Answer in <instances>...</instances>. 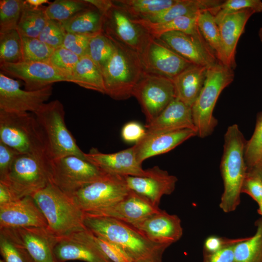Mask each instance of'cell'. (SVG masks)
I'll return each instance as SVG.
<instances>
[{
	"label": "cell",
	"instance_id": "obj_1",
	"mask_svg": "<svg viewBox=\"0 0 262 262\" xmlns=\"http://www.w3.org/2000/svg\"><path fill=\"white\" fill-rule=\"evenodd\" d=\"M84 224L95 235L118 246L132 262H162L169 246L151 241L133 226L112 217L85 214Z\"/></svg>",
	"mask_w": 262,
	"mask_h": 262
},
{
	"label": "cell",
	"instance_id": "obj_2",
	"mask_svg": "<svg viewBox=\"0 0 262 262\" xmlns=\"http://www.w3.org/2000/svg\"><path fill=\"white\" fill-rule=\"evenodd\" d=\"M246 141L237 124L228 127L220 165L224 189L219 207L226 213L234 211L241 203L242 186L247 173L245 158Z\"/></svg>",
	"mask_w": 262,
	"mask_h": 262
},
{
	"label": "cell",
	"instance_id": "obj_3",
	"mask_svg": "<svg viewBox=\"0 0 262 262\" xmlns=\"http://www.w3.org/2000/svg\"><path fill=\"white\" fill-rule=\"evenodd\" d=\"M43 213L48 228L58 237L87 229L84 213L52 182L32 196Z\"/></svg>",
	"mask_w": 262,
	"mask_h": 262
},
{
	"label": "cell",
	"instance_id": "obj_4",
	"mask_svg": "<svg viewBox=\"0 0 262 262\" xmlns=\"http://www.w3.org/2000/svg\"><path fill=\"white\" fill-rule=\"evenodd\" d=\"M111 40L115 49L102 71L105 94L115 100L127 99L132 96L144 70L138 53Z\"/></svg>",
	"mask_w": 262,
	"mask_h": 262
},
{
	"label": "cell",
	"instance_id": "obj_5",
	"mask_svg": "<svg viewBox=\"0 0 262 262\" xmlns=\"http://www.w3.org/2000/svg\"><path fill=\"white\" fill-rule=\"evenodd\" d=\"M0 142L20 154L49 158L44 134L32 113L0 110Z\"/></svg>",
	"mask_w": 262,
	"mask_h": 262
},
{
	"label": "cell",
	"instance_id": "obj_6",
	"mask_svg": "<svg viewBox=\"0 0 262 262\" xmlns=\"http://www.w3.org/2000/svg\"><path fill=\"white\" fill-rule=\"evenodd\" d=\"M233 70L219 62L207 68L203 86L192 106L197 136L200 138L211 135L217 125L213 110L222 91L233 82Z\"/></svg>",
	"mask_w": 262,
	"mask_h": 262
},
{
	"label": "cell",
	"instance_id": "obj_7",
	"mask_svg": "<svg viewBox=\"0 0 262 262\" xmlns=\"http://www.w3.org/2000/svg\"><path fill=\"white\" fill-rule=\"evenodd\" d=\"M34 115L44 134L50 160L68 155L86 159L67 128L64 107L59 100L44 103Z\"/></svg>",
	"mask_w": 262,
	"mask_h": 262
},
{
	"label": "cell",
	"instance_id": "obj_8",
	"mask_svg": "<svg viewBox=\"0 0 262 262\" xmlns=\"http://www.w3.org/2000/svg\"><path fill=\"white\" fill-rule=\"evenodd\" d=\"M50 163L46 156L20 153L2 182L9 187L15 200L32 196L50 182Z\"/></svg>",
	"mask_w": 262,
	"mask_h": 262
},
{
	"label": "cell",
	"instance_id": "obj_9",
	"mask_svg": "<svg viewBox=\"0 0 262 262\" xmlns=\"http://www.w3.org/2000/svg\"><path fill=\"white\" fill-rule=\"evenodd\" d=\"M106 174L86 159L77 156L50 160V182L71 197L82 187Z\"/></svg>",
	"mask_w": 262,
	"mask_h": 262
},
{
	"label": "cell",
	"instance_id": "obj_10",
	"mask_svg": "<svg viewBox=\"0 0 262 262\" xmlns=\"http://www.w3.org/2000/svg\"><path fill=\"white\" fill-rule=\"evenodd\" d=\"M130 191L124 176L106 174L82 187L71 197L84 213H89L113 206Z\"/></svg>",
	"mask_w": 262,
	"mask_h": 262
},
{
	"label": "cell",
	"instance_id": "obj_11",
	"mask_svg": "<svg viewBox=\"0 0 262 262\" xmlns=\"http://www.w3.org/2000/svg\"><path fill=\"white\" fill-rule=\"evenodd\" d=\"M132 96L140 104L146 124H148L176 98L173 80L144 71L134 88Z\"/></svg>",
	"mask_w": 262,
	"mask_h": 262
},
{
	"label": "cell",
	"instance_id": "obj_12",
	"mask_svg": "<svg viewBox=\"0 0 262 262\" xmlns=\"http://www.w3.org/2000/svg\"><path fill=\"white\" fill-rule=\"evenodd\" d=\"M102 33L109 38L120 43L139 56L150 37L142 27L135 23L114 3L103 16Z\"/></svg>",
	"mask_w": 262,
	"mask_h": 262
},
{
	"label": "cell",
	"instance_id": "obj_13",
	"mask_svg": "<svg viewBox=\"0 0 262 262\" xmlns=\"http://www.w3.org/2000/svg\"><path fill=\"white\" fill-rule=\"evenodd\" d=\"M52 89V85L35 91L22 89L17 81L0 71V110L34 114L49 99Z\"/></svg>",
	"mask_w": 262,
	"mask_h": 262
},
{
	"label": "cell",
	"instance_id": "obj_14",
	"mask_svg": "<svg viewBox=\"0 0 262 262\" xmlns=\"http://www.w3.org/2000/svg\"><path fill=\"white\" fill-rule=\"evenodd\" d=\"M3 73L24 82L25 89L35 91L55 82H72L71 78L56 68L49 62H25L0 64Z\"/></svg>",
	"mask_w": 262,
	"mask_h": 262
},
{
	"label": "cell",
	"instance_id": "obj_15",
	"mask_svg": "<svg viewBox=\"0 0 262 262\" xmlns=\"http://www.w3.org/2000/svg\"><path fill=\"white\" fill-rule=\"evenodd\" d=\"M140 57L145 72L171 79L193 65L151 35Z\"/></svg>",
	"mask_w": 262,
	"mask_h": 262
},
{
	"label": "cell",
	"instance_id": "obj_16",
	"mask_svg": "<svg viewBox=\"0 0 262 262\" xmlns=\"http://www.w3.org/2000/svg\"><path fill=\"white\" fill-rule=\"evenodd\" d=\"M54 254L58 262H112L98 246L95 235L87 229L59 237Z\"/></svg>",
	"mask_w": 262,
	"mask_h": 262
},
{
	"label": "cell",
	"instance_id": "obj_17",
	"mask_svg": "<svg viewBox=\"0 0 262 262\" xmlns=\"http://www.w3.org/2000/svg\"><path fill=\"white\" fill-rule=\"evenodd\" d=\"M156 38L194 65L208 67L219 62L201 33L190 34L172 31L164 33Z\"/></svg>",
	"mask_w": 262,
	"mask_h": 262
},
{
	"label": "cell",
	"instance_id": "obj_18",
	"mask_svg": "<svg viewBox=\"0 0 262 262\" xmlns=\"http://www.w3.org/2000/svg\"><path fill=\"white\" fill-rule=\"evenodd\" d=\"M145 176H124L129 188L159 207L162 197L175 190L178 178L158 166L147 169Z\"/></svg>",
	"mask_w": 262,
	"mask_h": 262
},
{
	"label": "cell",
	"instance_id": "obj_19",
	"mask_svg": "<svg viewBox=\"0 0 262 262\" xmlns=\"http://www.w3.org/2000/svg\"><path fill=\"white\" fill-rule=\"evenodd\" d=\"M48 228L43 213L32 196L0 206V229Z\"/></svg>",
	"mask_w": 262,
	"mask_h": 262
},
{
	"label": "cell",
	"instance_id": "obj_20",
	"mask_svg": "<svg viewBox=\"0 0 262 262\" xmlns=\"http://www.w3.org/2000/svg\"><path fill=\"white\" fill-rule=\"evenodd\" d=\"M86 160L103 172L122 176H145L147 174L137 161L134 148L113 153H104L92 148L85 153Z\"/></svg>",
	"mask_w": 262,
	"mask_h": 262
},
{
	"label": "cell",
	"instance_id": "obj_21",
	"mask_svg": "<svg viewBox=\"0 0 262 262\" xmlns=\"http://www.w3.org/2000/svg\"><path fill=\"white\" fill-rule=\"evenodd\" d=\"M160 210L146 197L131 190L124 199L113 206L85 214L112 217L136 227Z\"/></svg>",
	"mask_w": 262,
	"mask_h": 262
},
{
	"label": "cell",
	"instance_id": "obj_22",
	"mask_svg": "<svg viewBox=\"0 0 262 262\" xmlns=\"http://www.w3.org/2000/svg\"><path fill=\"white\" fill-rule=\"evenodd\" d=\"M27 250L35 262H58L54 248L59 237L48 228L10 229Z\"/></svg>",
	"mask_w": 262,
	"mask_h": 262
},
{
	"label": "cell",
	"instance_id": "obj_23",
	"mask_svg": "<svg viewBox=\"0 0 262 262\" xmlns=\"http://www.w3.org/2000/svg\"><path fill=\"white\" fill-rule=\"evenodd\" d=\"M135 228L151 241L169 246L178 241L183 235L180 217L162 209Z\"/></svg>",
	"mask_w": 262,
	"mask_h": 262
},
{
	"label": "cell",
	"instance_id": "obj_24",
	"mask_svg": "<svg viewBox=\"0 0 262 262\" xmlns=\"http://www.w3.org/2000/svg\"><path fill=\"white\" fill-rule=\"evenodd\" d=\"M197 136L196 131L184 129L170 132L147 133L133 146L138 162L166 153L186 140Z\"/></svg>",
	"mask_w": 262,
	"mask_h": 262
},
{
	"label": "cell",
	"instance_id": "obj_25",
	"mask_svg": "<svg viewBox=\"0 0 262 262\" xmlns=\"http://www.w3.org/2000/svg\"><path fill=\"white\" fill-rule=\"evenodd\" d=\"M255 13L253 10L246 9L229 14L217 23L224 51V65L233 70L236 67L235 56L238 42L245 31L247 21Z\"/></svg>",
	"mask_w": 262,
	"mask_h": 262
},
{
	"label": "cell",
	"instance_id": "obj_26",
	"mask_svg": "<svg viewBox=\"0 0 262 262\" xmlns=\"http://www.w3.org/2000/svg\"><path fill=\"white\" fill-rule=\"evenodd\" d=\"M147 133L174 131L184 129L196 131L192 107L175 98L153 120L145 126Z\"/></svg>",
	"mask_w": 262,
	"mask_h": 262
},
{
	"label": "cell",
	"instance_id": "obj_27",
	"mask_svg": "<svg viewBox=\"0 0 262 262\" xmlns=\"http://www.w3.org/2000/svg\"><path fill=\"white\" fill-rule=\"evenodd\" d=\"M207 68L193 64L175 77L176 98L192 107L203 86Z\"/></svg>",
	"mask_w": 262,
	"mask_h": 262
},
{
	"label": "cell",
	"instance_id": "obj_28",
	"mask_svg": "<svg viewBox=\"0 0 262 262\" xmlns=\"http://www.w3.org/2000/svg\"><path fill=\"white\" fill-rule=\"evenodd\" d=\"M222 2L220 0H178L170 7L143 20L161 23L180 16L198 14L205 10L210 11L214 15Z\"/></svg>",
	"mask_w": 262,
	"mask_h": 262
},
{
	"label": "cell",
	"instance_id": "obj_29",
	"mask_svg": "<svg viewBox=\"0 0 262 262\" xmlns=\"http://www.w3.org/2000/svg\"><path fill=\"white\" fill-rule=\"evenodd\" d=\"M198 14L180 16L169 21L161 23H152L143 19L132 20L155 38H158L164 33L172 31L197 34L200 33L197 26Z\"/></svg>",
	"mask_w": 262,
	"mask_h": 262
},
{
	"label": "cell",
	"instance_id": "obj_30",
	"mask_svg": "<svg viewBox=\"0 0 262 262\" xmlns=\"http://www.w3.org/2000/svg\"><path fill=\"white\" fill-rule=\"evenodd\" d=\"M71 77L72 82L84 88L105 94L102 72L88 55L80 58Z\"/></svg>",
	"mask_w": 262,
	"mask_h": 262
},
{
	"label": "cell",
	"instance_id": "obj_31",
	"mask_svg": "<svg viewBox=\"0 0 262 262\" xmlns=\"http://www.w3.org/2000/svg\"><path fill=\"white\" fill-rule=\"evenodd\" d=\"M61 23L66 33L96 34L102 32L103 16L92 6Z\"/></svg>",
	"mask_w": 262,
	"mask_h": 262
},
{
	"label": "cell",
	"instance_id": "obj_32",
	"mask_svg": "<svg viewBox=\"0 0 262 262\" xmlns=\"http://www.w3.org/2000/svg\"><path fill=\"white\" fill-rule=\"evenodd\" d=\"M178 0H117L113 2L131 19H145L177 2Z\"/></svg>",
	"mask_w": 262,
	"mask_h": 262
},
{
	"label": "cell",
	"instance_id": "obj_33",
	"mask_svg": "<svg viewBox=\"0 0 262 262\" xmlns=\"http://www.w3.org/2000/svg\"><path fill=\"white\" fill-rule=\"evenodd\" d=\"M46 6L34 7L24 0L16 30L21 36L38 38L49 18Z\"/></svg>",
	"mask_w": 262,
	"mask_h": 262
},
{
	"label": "cell",
	"instance_id": "obj_34",
	"mask_svg": "<svg viewBox=\"0 0 262 262\" xmlns=\"http://www.w3.org/2000/svg\"><path fill=\"white\" fill-rule=\"evenodd\" d=\"M197 26L204 39L214 52L218 62L224 65L222 40L214 15L209 10L200 12L197 17Z\"/></svg>",
	"mask_w": 262,
	"mask_h": 262
},
{
	"label": "cell",
	"instance_id": "obj_35",
	"mask_svg": "<svg viewBox=\"0 0 262 262\" xmlns=\"http://www.w3.org/2000/svg\"><path fill=\"white\" fill-rule=\"evenodd\" d=\"M255 234L236 244L234 262H262V218L256 222Z\"/></svg>",
	"mask_w": 262,
	"mask_h": 262
},
{
	"label": "cell",
	"instance_id": "obj_36",
	"mask_svg": "<svg viewBox=\"0 0 262 262\" xmlns=\"http://www.w3.org/2000/svg\"><path fill=\"white\" fill-rule=\"evenodd\" d=\"M0 252L5 262H35L10 229H0Z\"/></svg>",
	"mask_w": 262,
	"mask_h": 262
},
{
	"label": "cell",
	"instance_id": "obj_37",
	"mask_svg": "<svg viewBox=\"0 0 262 262\" xmlns=\"http://www.w3.org/2000/svg\"><path fill=\"white\" fill-rule=\"evenodd\" d=\"M92 6L85 0H56L46 7L49 19L64 22Z\"/></svg>",
	"mask_w": 262,
	"mask_h": 262
},
{
	"label": "cell",
	"instance_id": "obj_38",
	"mask_svg": "<svg viewBox=\"0 0 262 262\" xmlns=\"http://www.w3.org/2000/svg\"><path fill=\"white\" fill-rule=\"evenodd\" d=\"M23 61L21 35L13 30L0 33V64Z\"/></svg>",
	"mask_w": 262,
	"mask_h": 262
},
{
	"label": "cell",
	"instance_id": "obj_39",
	"mask_svg": "<svg viewBox=\"0 0 262 262\" xmlns=\"http://www.w3.org/2000/svg\"><path fill=\"white\" fill-rule=\"evenodd\" d=\"M115 49L113 41L102 32L95 34L90 39L87 55L102 71Z\"/></svg>",
	"mask_w": 262,
	"mask_h": 262
},
{
	"label": "cell",
	"instance_id": "obj_40",
	"mask_svg": "<svg viewBox=\"0 0 262 262\" xmlns=\"http://www.w3.org/2000/svg\"><path fill=\"white\" fill-rule=\"evenodd\" d=\"M22 61L49 62L54 49L38 38L21 36Z\"/></svg>",
	"mask_w": 262,
	"mask_h": 262
},
{
	"label": "cell",
	"instance_id": "obj_41",
	"mask_svg": "<svg viewBox=\"0 0 262 262\" xmlns=\"http://www.w3.org/2000/svg\"><path fill=\"white\" fill-rule=\"evenodd\" d=\"M245 158L247 170L262 164V112L258 115L252 136L246 141Z\"/></svg>",
	"mask_w": 262,
	"mask_h": 262
},
{
	"label": "cell",
	"instance_id": "obj_42",
	"mask_svg": "<svg viewBox=\"0 0 262 262\" xmlns=\"http://www.w3.org/2000/svg\"><path fill=\"white\" fill-rule=\"evenodd\" d=\"M24 0H0V33L16 30Z\"/></svg>",
	"mask_w": 262,
	"mask_h": 262
},
{
	"label": "cell",
	"instance_id": "obj_43",
	"mask_svg": "<svg viewBox=\"0 0 262 262\" xmlns=\"http://www.w3.org/2000/svg\"><path fill=\"white\" fill-rule=\"evenodd\" d=\"M246 9L253 10L256 13L262 12V1L260 0H226L218 7L215 14L217 23L225 16Z\"/></svg>",
	"mask_w": 262,
	"mask_h": 262
},
{
	"label": "cell",
	"instance_id": "obj_44",
	"mask_svg": "<svg viewBox=\"0 0 262 262\" xmlns=\"http://www.w3.org/2000/svg\"><path fill=\"white\" fill-rule=\"evenodd\" d=\"M80 58L71 51L61 47L54 49L49 62L72 79V72Z\"/></svg>",
	"mask_w": 262,
	"mask_h": 262
},
{
	"label": "cell",
	"instance_id": "obj_45",
	"mask_svg": "<svg viewBox=\"0 0 262 262\" xmlns=\"http://www.w3.org/2000/svg\"><path fill=\"white\" fill-rule=\"evenodd\" d=\"M66 33L60 22L49 19L38 38L55 49L62 46Z\"/></svg>",
	"mask_w": 262,
	"mask_h": 262
},
{
	"label": "cell",
	"instance_id": "obj_46",
	"mask_svg": "<svg viewBox=\"0 0 262 262\" xmlns=\"http://www.w3.org/2000/svg\"><path fill=\"white\" fill-rule=\"evenodd\" d=\"M95 34L66 33L62 47L71 51L80 57H83L87 55L89 41Z\"/></svg>",
	"mask_w": 262,
	"mask_h": 262
},
{
	"label": "cell",
	"instance_id": "obj_47",
	"mask_svg": "<svg viewBox=\"0 0 262 262\" xmlns=\"http://www.w3.org/2000/svg\"><path fill=\"white\" fill-rule=\"evenodd\" d=\"M95 238L102 251L112 262H132L123 249L117 245L96 235Z\"/></svg>",
	"mask_w": 262,
	"mask_h": 262
},
{
	"label": "cell",
	"instance_id": "obj_48",
	"mask_svg": "<svg viewBox=\"0 0 262 262\" xmlns=\"http://www.w3.org/2000/svg\"><path fill=\"white\" fill-rule=\"evenodd\" d=\"M242 193L249 196L258 204L262 201V180L254 173L247 171Z\"/></svg>",
	"mask_w": 262,
	"mask_h": 262
},
{
	"label": "cell",
	"instance_id": "obj_49",
	"mask_svg": "<svg viewBox=\"0 0 262 262\" xmlns=\"http://www.w3.org/2000/svg\"><path fill=\"white\" fill-rule=\"evenodd\" d=\"M20 154L14 148L0 142V181L5 180L11 167Z\"/></svg>",
	"mask_w": 262,
	"mask_h": 262
},
{
	"label": "cell",
	"instance_id": "obj_50",
	"mask_svg": "<svg viewBox=\"0 0 262 262\" xmlns=\"http://www.w3.org/2000/svg\"><path fill=\"white\" fill-rule=\"evenodd\" d=\"M246 238L230 239L215 235L209 236L204 241L203 252L208 253L215 252L226 246L236 245L244 240Z\"/></svg>",
	"mask_w": 262,
	"mask_h": 262
},
{
	"label": "cell",
	"instance_id": "obj_51",
	"mask_svg": "<svg viewBox=\"0 0 262 262\" xmlns=\"http://www.w3.org/2000/svg\"><path fill=\"white\" fill-rule=\"evenodd\" d=\"M146 130L140 123L131 121L126 123L121 130V136L124 141L135 144L146 134Z\"/></svg>",
	"mask_w": 262,
	"mask_h": 262
},
{
	"label": "cell",
	"instance_id": "obj_52",
	"mask_svg": "<svg viewBox=\"0 0 262 262\" xmlns=\"http://www.w3.org/2000/svg\"><path fill=\"white\" fill-rule=\"evenodd\" d=\"M235 245L226 246L213 253L203 252V258L202 262H234Z\"/></svg>",
	"mask_w": 262,
	"mask_h": 262
},
{
	"label": "cell",
	"instance_id": "obj_53",
	"mask_svg": "<svg viewBox=\"0 0 262 262\" xmlns=\"http://www.w3.org/2000/svg\"><path fill=\"white\" fill-rule=\"evenodd\" d=\"M98 10L103 16L114 5L113 0H85Z\"/></svg>",
	"mask_w": 262,
	"mask_h": 262
},
{
	"label": "cell",
	"instance_id": "obj_54",
	"mask_svg": "<svg viewBox=\"0 0 262 262\" xmlns=\"http://www.w3.org/2000/svg\"><path fill=\"white\" fill-rule=\"evenodd\" d=\"M15 200L9 187L4 183L0 182V206Z\"/></svg>",
	"mask_w": 262,
	"mask_h": 262
},
{
	"label": "cell",
	"instance_id": "obj_55",
	"mask_svg": "<svg viewBox=\"0 0 262 262\" xmlns=\"http://www.w3.org/2000/svg\"><path fill=\"white\" fill-rule=\"evenodd\" d=\"M28 3L34 7H40L42 4L48 3H49L48 0H26Z\"/></svg>",
	"mask_w": 262,
	"mask_h": 262
},
{
	"label": "cell",
	"instance_id": "obj_56",
	"mask_svg": "<svg viewBox=\"0 0 262 262\" xmlns=\"http://www.w3.org/2000/svg\"><path fill=\"white\" fill-rule=\"evenodd\" d=\"M247 171H251L257 175L262 180V164L257 165Z\"/></svg>",
	"mask_w": 262,
	"mask_h": 262
},
{
	"label": "cell",
	"instance_id": "obj_57",
	"mask_svg": "<svg viewBox=\"0 0 262 262\" xmlns=\"http://www.w3.org/2000/svg\"><path fill=\"white\" fill-rule=\"evenodd\" d=\"M258 213L262 216V201L258 203Z\"/></svg>",
	"mask_w": 262,
	"mask_h": 262
},
{
	"label": "cell",
	"instance_id": "obj_58",
	"mask_svg": "<svg viewBox=\"0 0 262 262\" xmlns=\"http://www.w3.org/2000/svg\"><path fill=\"white\" fill-rule=\"evenodd\" d=\"M258 35L260 41L262 43V27H261L259 31Z\"/></svg>",
	"mask_w": 262,
	"mask_h": 262
},
{
	"label": "cell",
	"instance_id": "obj_59",
	"mask_svg": "<svg viewBox=\"0 0 262 262\" xmlns=\"http://www.w3.org/2000/svg\"><path fill=\"white\" fill-rule=\"evenodd\" d=\"M0 262H5L2 259H0Z\"/></svg>",
	"mask_w": 262,
	"mask_h": 262
}]
</instances>
